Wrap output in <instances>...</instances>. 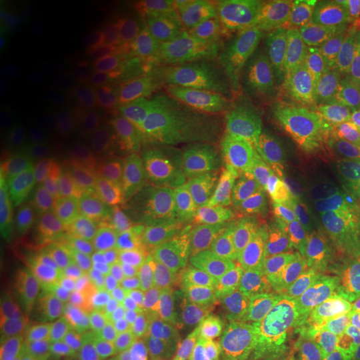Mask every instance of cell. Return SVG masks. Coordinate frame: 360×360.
Returning <instances> with one entry per match:
<instances>
[{
  "label": "cell",
  "mask_w": 360,
  "mask_h": 360,
  "mask_svg": "<svg viewBox=\"0 0 360 360\" xmlns=\"http://www.w3.org/2000/svg\"><path fill=\"white\" fill-rule=\"evenodd\" d=\"M19 204L12 199H2V233L11 236V233L19 227L22 222V212Z\"/></svg>",
  "instance_id": "obj_26"
},
{
  "label": "cell",
  "mask_w": 360,
  "mask_h": 360,
  "mask_svg": "<svg viewBox=\"0 0 360 360\" xmlns=\"http://www.w3.org/2000/svg\"><path fill=\"white\" fill-rule=\"evenodd\" d=\"M180 231L195 259L217 276L232 274L244 262L238 222L222 210H192Z\"/></svg>",
  "instance_id": "obj_7"
},
{
  "label": "cell",
  "mask_w": 360,
  "mask_h": 360,
  "mask_svg": "<svg viewBox=\"0 0 360 360\" xmlns=\"http://www.w3.org/2000/svg\"><path fill=\"white\" fill-rule=\"evenodd\" d=\"M177 182L192 205L199 209L222 207L225 197L238 182L232 164L214 152L193 155L180 169Z\"/></svg>",
  "instance_id": "obj_12"
},
{
  "label": "cell",
  "mask_w": 360,
  "mask_h": 360,
  "mask_svg": "<svg viewBox=\"0 0 360 360\" xmlns=\"http://www.w3.org/2000/svg\"><path fill=\"white\" fill-rule=\"evenodd\" d=\"M295 276L302 289L349 321L360 305V244L299 264Z\"/></svg>",
  "instance_id": "obj_5"
},
{
  "label": "cell",
  "mask_w": 360,
  "mask_h": 360,
  "mask_svg": "<svg viewBox=\"0 0 360 360\" xmlns=\"http://www.w3.org/2000/svg\"><path fill=\"white\" fill-rule=\"evenodd\" d=\"M349 322H350V326L355 328V332H357V335L360 339V305H359V309L354 312L352 317L349 319Z\"/></svg>",
  "instance_id": "obj_27"
},
{
  "label": "cell",
  "mask_w": 360,
  "mask_h": 360,
  "mask_svg": "<svg viewBox=\"0 0 360 360\" xmlns=\"http://www.w3.org/2000/svg\"><path fill=\"white\" fill-rule=\"evenodd\" d=\"M254 289L244 276L225 274L205 285L197 309V326L207 342L225 340L250 317Z\"/></svg>",
  "instance_id": "obj_8"
},
{
  "label": "cell",
  "mask_w": 360,
  "mask_h": 360,
  "mask_svg": "<svg viewBox=\"0 0 360 360\" xmlns=\"http://www.w3.org/2000/svg\"><path fill=\"white\" fill-rule=\"evenodd\" d=\"M334 142L326 127L283 135L238 152L232 167L238 180H278L305 167Z\"/></svg>",
  "instance_id": "obj_4"
},
{
  "label": "cell",
  "mask_w": 360,
  "mask_h": 360,
  "mask_svg": "<svg viewBox=\"0 0 360 360\" xmlns=\"http://www.w3.org/2000/svg\"><path fill=\"white\" fill-rule=\"evenodd\" d=\"M352 244H360V188L297 214L295 249L300 264Z\"/></svg>",
  "instance_id": "obj_3"
},
{
  "label": "cell",
  "mask_w": 360,
  "mask_h": 360,
  "mask_svg": "<svg viewBox=\"0 0 360 360\" xmlns=\"http://www.w3.org/2000/svg\"><path fill=\"white\" fill-rule=\"evenodd\" d=\"M276 314L285 326L297 360L360 357V339L347 319L302 287L283 295Z\"/></svg>",
  "instance_id": "obj_1"
},
{
  "label": "cell",
  "mask_w": 360,
  "mask_h": 360,
  "mask_svg": "<svg viewBox=\"0 0 360 360\" xmlns=\"http://www.w3.org/2000/svg\"><path fill=\"white\" fill-rule=\"evenodd\" d=\"M112 249L125 262L139 269H164L170 255V247L164 237L159 236L150 225L127 222L114 229L110 237Z\"/></svg>",
  "instance_id": "obj_15"
},
{
  "label": "cell",
  "mask_w": 360,
  "mask_h": 360,
  "mask_svg": "<svg viewBox=\"0 0 360 360\" xmlns=\"http://www.w3.org/2000/svg\"><path fill=\"white\" fill-rule=\"evenodd\" d=\"M52 172L40 162H17L4 172V184L19 193L32 195L51 186Z\"/></svg>",
  "instance_id": "obj_24"
},
{
  "label": "cell",
  "mask_w": 360,
  "mask_h": 360,
  "mask_svg": "<svg viewBox=\"0 0 360 360\" xmlns=\"http://www.w3.org/2000/svg\"><path fill=\"white\" fill-rule=\"evenodd\" d=\"M305 109L323 117L359 70L344 45L315 40L299 44L289 53Z\"/></svg>",
  "instance_id": "obj_2"
},
{
  "label": "cell",
  "mask_w": 360,
  "mask_h": 360,
  "mask_svg": "<svg viewBox=\"0 0 360 360\" xmlns=\"http://www.w3.org/2000/svg\"><path fill=\"white\" fill-rule=\"evenodd\" d=\"M87 310L114 327L127 326L141 317V287L132 282H112L98 287L89 297Z\"/></svg>",
  "instance_id": "obj_19"
},
{
  "label": "cell",
  "mask_w": 360,
  "mask_h": 360,
  "mask_svg": "<svg viewBox=\"0 0 360 360\" xmlns=\"http://www.w3.org/2000/svg\"><path fill=\"white\" fill-rule=\"evenodd\" d=\"M69 344L75 357H115L120 349V335L117 327L87 310L72 321Z\"/></svg>",
  "instance_id": "obj_18"
},
{
  "label": "cell",
  "mask_w": 360,
  "mask_h": 360,
  "mask_svg": "<svg viewBox=\"0 0 360 360\" xmlns=\"http://www.w3.org/2000/svg\"><path fill=\"white\" fill-rule=\"evenodd\" d=\"M222 143L232 152L247 150L267 141L283 135L307 132L326 127L323 117L304 112V114H282V112L260 109L236 122L219 125Z\"/></svg>",
  "instance_id": "obj_10"
},
{
  "label": "cell",
  "mask_w": 360,
  "mask_h": 360,
  "mask_svg": "<svg viewBox=\"0 0 360 360\" xmlns=\"http://www.w3.org/2000/svg\"><path fill=\"white\" fill-rule=\"evenodd\" d=\"M182 360H210V359L202 357V355H191V357H186V359H182Z\"/></svg>",
  "instance_id": "obj_29"
},
{
  "label": "cell",
  "mask_w": 360,
  "mask_h": 360,
  "mask_svg": "<svg viewBox=\"0 0 360 360\" xmlns=\"http://www.w3.org/2000/svg\"><path fill=\"white\" fill-rule=\"evenodd\" d=\"M297 214L264 210L240 219L242 259L257 272L276 276L285 272L297 260Z\"/></svg>",
  "instance_id": "obj_6"
},
{
  "label": "cell",
  "mask_w": 360,
  "mask_h": 360,
  "mask_svg": "<svg viewBox=\"0 0 360 360\" xmlns=\"http://www.w3.org/2000/svg\"><path fill=\"white\" fill-rule=\"evenodd\" d=\"M205 109L219 125L236 122L262 109V92L254 75H238L225 80L205 98Z\"/></svg>",
  "instance_id": "obj_17"
},
{
  "label": "cell",
  "mask_w": 360,
  "mask_h": 360,
  "mask_svg": "<svg viewBox=\"0 0 360 360\" xmlns=\"http://www.w3.org/2000/svg\"><path fill=\"white\" fill-rule=\"evenodd\" d=\"M254 77L262 92V109L282 112V114L309 112L300 97L289 56L277 52L264 56L255 65Z\"/></svg>",
  "instance_id": "obj_14"
},
{
  "label": "cell",
  "mask_w": 360,
  "mask_h": 360,
  "mask_svg": "<svg viewBox=\"0 0 360 360\" xmlns=\"http://www.w3.org/2000/svg\"><path fill=\"white\" fill-rule=\"evenodd\" d=\"M159 172V157L154 152L137 150L114 157L109 165V177L114 184H137L154 177Z\"/></svg>",
  "instance_id": "obj_22"
},
{
  "label": "cell",
  "mask_w": 360,
  "mask_h": 360,
  "mask_svg": "<svg viewBox=\"0 0 360 360\" xmlns=\"http://www.w3.org/2000/svg\"><path fill=\"white\" fill-rule=\"evenodd\" d=\"M323 122L335 141L360 150V67L344 92L323 114Z\"/></svg>",
  "instance_id": "obj_20"
},
{
  "label": "cell",
  "mask_w": 360,
  "mask_h": 360,
  "mask_svg": "<svg viewBox=\"0 0 360 360\" xmlns=\"http://www.w3.org/2000/svg\"><path fill=\"white\" fill-rule=\"evenodd\" d=\"M69 342V327L60 315L35 312L20 327L17 337L19 360H58Z\"/></svg>",
  "instance_id": "obj_16"
},
{
  "label": "cell",
  "mask_w": 360,
  "mask_h": 360,
  "mask_svg": "<svg viewBox=\"0 0 360 360\" xmlns=\"http://www.w3.org/2000/svg\"><path fill=\"white\" fill-rule=\"evenodd\" d=\"M70 360H120L117 357H74Z\"/></svg>",
  "instance_id": "obj_28"
},
{
  "label": "cell",
  "mask_w": 360,
  "mask_h": 360,
  "mask_svg": "<svg viewBox=\"0 0 360 360\" xmlns=\"http://www.w3.org/2000/svg\"><path fill=\"white\" fill-rule=\"evenodd\" d=\"M134 200L139 212L152 227H180L192 212V202L180 184L164 174L143 180L137 186Z\"/></svg>",
  "instance_id": "obj_13"
},
{
  "label": "cell",
  "mask_w": 360,
  "mask_h": 360,
  "mask_svg": "<svg viewBox=\"0 0 360 360\" xmlns=\"http://www.w3.org/2000/svg\"><path fill=\"white\" fill-rule=\"evenodd\" d=\"M290 342L277 314H252L225 339L227 360H282Z\"/></svg>",
  "instance_id": "obj_11"
},
{
  "label": "cell",
  "mask_w": 360,
  "mask_h": 360,
  "mask_svg": "<svg viewBox=\"0 0 360 360\" xmlns=\"http://www.w3.org/2000/svg\"><path fill=\"white\" fill-rule=\"evenodd\" d=\"M339 19L342 22V25H344L355 39L360 40V0H357V2L344 4L339 11Z\"/></svg>",
  "instance_id": "obj_25"
},
{
  "label": "cell",
  "mask_w": 360,
  "mask_h": 360,
  "mask_svg": "<svg viewBox=\"0 0 360 360\" xmlns=\"http://www.w3.org/2000/svg\"><path fill=\"white\" fill-rule=\"evenodd\" d=\"M35 290L30 278L20 269H4L0 277V312L2 326H24L34 312Z\"/></svg>",
  "instance_id": "obj_21"
},
{
  "label": "cell",
  "mask_w": 360,
  "mask_h": 360,
  "mask_svg": "<svg viewBox=\"0 0 360 360\" xmlns=\"http://www.w3.org/2000/svg\"><path fill=\"white\" fill-rule=\"evenodd\" d=\"M70 199L89 212H103L110 209L117 199L114 184L110 180L87 175L70 186Z\"/></svg>",
  "instance_id": "obj_23"
},
{
  "label": "cell",
  "mask_w": 360,
  "mask_h": 360,
  "mask_svg": "<svg viewBox=\"0 0 360 360\" xmlns=\"http://www.w3.org/2000/svg\"><path fill=\"white\" fill-rule=\"evenodd\" d=\"M141 317L147 334L157 342H169L180 334L188 319V304L182 283L167 269L155 270L141 283Z\"/></svg>",
  "instance_id": "obj_9"
}]
</instances>
